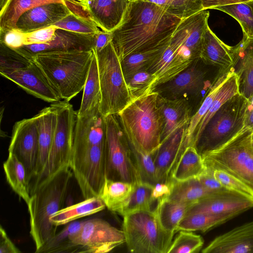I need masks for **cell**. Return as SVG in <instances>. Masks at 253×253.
<instances>
[{"label": "cell", "instance_id": "obj_24", "mask_svg": "<svg viewBox=\"0 0 253 253\" xmlns=\"http://www.w3.org/2000/svg\"><path fill=\"white\" fill-rule=\"evenodd\" d=\"M129 2L128 0H94L86 5L97 26L112 32L121 23Z\"/></svg>", "mask_w": 253, "mask_h": 253}, {"label": "cell", "instance_id": "obj_44", "mask_svg": "<svg viewBox=\"0 0 253 253\" xmlns=\"http://www.w3.org/2000/svg\"><path fill=\"white\" fill-rule=\"evenodd\" d=\"M132 101L153 91L155 77L147 70L137 72L126 79Z\"/></svg>", "mask_w": 253, "mask_h": 253}, {"label": "cell", "instance_id": "obj_22", "mask_svg": "<svg viewBox=\"0 0 253 253\" xmlns=\"http://www.w3.org/2000/svg\"><path fill=\"white\" fill-rule=\"evenodd\" d=\"M71 13L64 3H45L23 13L16 23V29L23 33L32 32L53 26Z\"/></svg>", "mask_w": 253, "mask_h": 253}, {"label": "cell", "instance_id": "obj_29", "mask_svg": "<svg viewBox=\"0 0 253 253\" xmlns=\"http://www.w3.org/2000/svg\"><path fill=\"white\" fill-rule=\"evenodd\" d=\"M84 220L68 223L60 232L49 239L36 253L77 252L78 246L73 242L74 237L81 231Z\"/></svg>", "mask_w": 253, "mask_h": 253}, {"label": "cell", "instance_id": "obj_37", "mask_svg": "<svg viewBox=\"0 0 253 253\" xmlns=\"http://www.w3.org/2000/svg\"><path fill=\"white\" fill-rule=\"evenodd\" d=\"M192 205L166 199L158 203L155 210L163 228L175 234L177 225Z\"/></svg>", "mask_w": 253, "mask_h": 253}, {"label": "cell", "instance_id": "obj_5", "mask_svg": "<svg viewBox=\"0 0 253 253\" xmlns=\"http://www.w3.org/2000/svg\"><path fill=\"white\" fill-rule=\"evenodd\" d=\"M123 216V231L129 252L168 253L174 234L163 228L155 210L137 211Z\"/></svg>", "mask_w": 253, "mask_h": 253}, {"label": "cell", "instance_id": "obj_4", "mask_svg": "<svg viewBox=\"0 0 253 253\" xmlns=\"http://www.w3.org/2000/svg\"><path fill=\"white\" fill-rule=\"evenodd\" d=\"M94 54L93 49L44 52L32 60L61 99L69 101L83 90Z\"/></svg>", "mask_w": 253, "mask_h": 253}, {"label": "cell", "instance_id": "obj_40", "mask_svg": "<svg viewBox=\"0 0 253 253\" xmlns=\"http://www.w3.org/2000/svg\"><path fill=\"white\" fill-rule=\"evenodd\" d=\"M233 73H234L231 71L230 67L223 71L211 88L197 111L192 116L185 129V141L188 146L191 145V141L195 129L210 107L219 87Z\"/></svg>", "mask_w": 253, "mask_h": 253}, {"label": "cell", "instance_id": "obj_45", "mask_svg": "<svg viewBox=\"0 0 253 253\" xmlns=\"http://www.w3.org/2000/svg\"><path fill=\"white\" fill-rule=\"evenodd\" d=\"M53 26L58 28L84 34H95L100 30L94 22L79 17L72 13L58 21Z\"/></svg>", "mask_w": 253, "mask_h": 253}, {"label": "cell", "instance_id": "obj_63", "mask_svg": "<svg viewBox=\"0 0 253 253\" xmlns=\"http://www.w3.org/2000/svg\"><path fill=\"white\" fill-rule=\"evenodd\" d=\"M249 1H253V0H249Z\"/></svg>", "mask_w": 253, "mask_h": 253}, {"label": "cell", "instance_id": "obj_16", "mask_svg": "<svg viewBox=\"0 0 253 253\" xmlns=\"http://www.w3.org/2000/svg\"><path fill=\"white\" fill-rule=\"evenodd\" d=\"M0 75L13 82L28 93L46 102L55 103L61 99L46 77L33 60L26 66L0 71Z\"/></svg>", "mask_w": 253, "mask_h": 253}, {"label": "cell", "instance_id": "obj_48", "mask_svg": "<svg viewBox=\"0 0 253 253\" xmlns=\"http://www.w3.org/2000/svg\"><path fill=\"white\" fill-rule=\"evenodd\" d=\"M57 28L51 26L32 32L25 33V45L45 43L54 37Z\"/></svg>", "mask_w": 253, "mask_h": 253}, {"label": "cell", "instance_id": "obj_58", "mask_svg": "<svg viewBox=\"0 0 253 253\" xmlns=\"http://www.w3.org/2000/svg\"><path fill=\"white\" fill-rule=\"evenodd\" d=\"M247 2L251 7L253 11V1H247Z\"/></svg>", "mask_w": 253, "mask_h": 253}, {"label": "cell", "instance_id": "obj_8", "mask_svg": "<svg viewBox=\"0 0 253 253\" xmlns=\"http://www.w3.org/2000/svg\"><path fill=\"white\" fill-rule=\"evenodd\" d=\"M253 130L244 127L221 147L202 157L205 166L226 172L253 189Z\"/></svg>", "mask_w": 253, "mask_h": 253}, {"label": "cell", "instance_id": "obj_35", "mask_svg": "<svg viewBox=\"0 0 253 253\" xmlns=\"http://www.w3.org/2000/svg\"><path fill=\"white\" fill-rule=\"evenodd\" d=\"M211 193L203 186L198 177L183 181H176L172 178L171 193L168 199L193 205Z\"/></svg>", "mask_w": 253, "mask_h": 253}, {"label": "cell", "instance_id": "obj_32", "mask_svg": "<svg viewBox=\"0 0 253 253\" xmlns=\"http://www.w3.org/2000/svg\"><path fill=\"white\" fill-rule=\"evenodd\" d=\"M236 217L233 214H216L204 212L187 213L180 221L176 232L180 230L207 232Z\"/></svg>", "mask_w": 253, "mask_h": 253}, {"label": "cell", "instance_id": "obj_12", "mask_svg": "<svg viewBox=\"0 0 253 253\" xmlns=\"http://www.w3.org/2000/svg\"><path fill=\"white\" fill-rule=\"evenodd\" d=\"M191 16L181 20L164 52L147 70L155 77L153 90L158 85L170 81L195 61L185 58L179 50L188 34Z\"/></svg>", "mask_w": 253, "mask_h": 253}, {"label": "cell", "instance_id": "obj_11", "mask_svg": "<svg viewBox=\"0 0 253 253\" xmlns=\"http://www.w3.org/2000/svg\"><path fill=\"white\" fill-rule=\"evenodd\" d=\"M52 104L56 112L52 140L45 168L34 184L70 165L77 112L69 101H59Z\"/></svg>", "mask_w": 253, "mask_h": 253}, {"label": "cell", "instance_id": "obj_30", "mask_svg": "<svg viewBox=\"0 0 253 253\" xmlns=\"http://www.w3.org/2000/svg\"><path fill=\"white\" fill-rule=\"evenodd\" d=\"M3 168L8 183L27 205L30 199V189L24 165L15 155L8 153Z\"/></svg>", "mask_w": 253, "mask_h": 253}, {"label": "cell", "instance_id": "obj_15", "mask_svg": "<svg viewBox=\"0 0 253 253\" xmlns=\"http://www.w3.org/2000/svg\"><path fill=\"white\" fill-rule=\"evenodd\" d=\"M200 58L190 66L168 82L164 87L172 99L187 94L199 97L203 93L207 94L215 82L227 68L218 75L210 77V72L216 65L207 64Z\"/></svg>", "mask_w": 253, "mask_h": 253}, {"label": "cell", "instance_id": "obj_47", "mask_svg": "<svg viewBox=\"0 0 253 253\" xmlns=\"http://www.w3.org/2000/svg\"><path fill=\"white\" fill-rule=\"evenodd\" d=\"M0 71L21 68L27 65L31 61L15 49L0 42Z\"/></svg>", "mask_w": 253, "mask_h": 253}, {"label": "cell", "instance_id": "obj_10", "mask_svg": "<svg viewBox=\"0 0 253 253\" xmlns=\"http://www.w3.org/2000/svg\"><path fill=\"white\" fill-rule=\"evenodd\" d=\"M117 115L104 117L107 178L137 183L141 176Z\"/></svg>", "mask_w": 253, "mask_h": 253}, {"label": "cell", "instance_id": "obj_18", "mask_svg": "<svg viewBox=\"0 0 253 253\" xmlns=\"http://www.w3.org/2000/svg\"><path fill=\"white\" fill-rule=\"evenodd\" d=\"M252 208L253 200L226 190L209 194L192 205L187 213L204 212L216 214H233L236 216Z\"/></svg>", "mask_w": 253, "mask_h": 253}, {"label": "cell", "instance_id": "obj_1", "mask_svg": "<svg viewBox=\"0 0 253 253\" xmlns=\"http://www.w3.org/2000/svg\"><path fill=\"white\" fill-rule=\"evenodd\" d=\"M181 20L154 3L130 1L121 23L111 32V42L122 60L129 54L169 42Z\"/></svg>", "mask_w": 253, "mask_h": 253}, {"label": "cell", "instance_id": "obj_17", "mask_svg": "<svg viewBox=\"0 0 253 253\" xmlns=\"http://www.w3.org/2000/svg\"><path fill=\"white\" fill-rule=\"evenodd\" d=\"M94 34L77 33L57 28L49 42L24 45L15 50L29 60L41 52L89 50L93 49Z\"/></svg>", "mask_w": 253, "mask_h": 253}, {"label": "cell", "instance_id": "obj_55", "mask_svg": "<svg viewBox=\"0 0 253 253\" xmlns=\"http://www.w3.org/2000/svg\"><path fill=\"white\" fill-rule=\"evenodd\" d=\"M204 9H213L217 7L229 4L247 2L249 0H201Z\"/></svg>", "mask_w": 253, "mask_h": 253}, {"label": "cell", "instance_id": "obj_34", "mask_svg": "<svg viewBox=\"0 0 253 253\" xmlns=\"http://www.w3.org/2000/svg\"><path fill=\"white\" fill-rule=\"evenodd\" d=\"M238 93L237 77L233 73L220 86L210 107L198 124L194 131L191 145L194 146L207 123L220 107L228 99Z\"/></svg>", "mask_w": 253, "mask_h": 253}, {"label": "cell", "instance_id": "obj_31", "mask_svg": "<svg viewBox=\"0 0 253 253\" xmlns=\"http://www.w3.org/2000/svg\"><path fill=\"white\" fill-rule=\"evenodd\" d=\"M135 184L106 178L98 197L110 211L118 213L132 194Z\"/></svg>", "mask_w": 253, "mask_h": 253}, {"label": "cell", "instance_id": "obj_6", "mask_svg": "<svg viewBox=\"0 0 253 253\" xmlns=\"http://www.w3.org/2000/svg\"><path fill=\"white\" fill-rule=\"evenodd\" d=\"M248 100L239 93L228 99L206 125L194 145L202 156L228 142L245 126Z\"/></svg>", "mask_w": 253, "mask_h": 253}, {"label": "cell", "instance_id": "obj_61", "mask_svg": "<svg viewBox=\"0 0 253 253\" xmlns=\"http://www.w3.org/2000/svg\"><path fill=\"white\" fill-rule=\"evenodd\" d=\"M129 1H136V0H128Z\"/></svg>", "mask_w": 253, "mask_h": 253}, {"label": "cell", "instance_id": "obj_19", "mask_svg": "<svg viewBox=\"0 0 253 253\" xmlns=\"http://www.w3.org/2000/svg\"><path fill=\"white\" fill-rule=\"evenodd\" d=\"M231 55L238 92L248 99L253 95V38L243 36L239 43L231 47Z\"/></svg>", "mask_w": 253, "mask_h": 253}, {"label": "cell", "instance_id": "obj_14", "mask_svg": "<svg viewBox=\"0 0 253 253\" xmlns=\"http://www.w3.org/2000/svg\"><path fill=\"white\" fill-rule=\"evenodd\" d=\"M8 153L15 155L24 165L30 185L36 176L39 153L38 129L35 116L15 123Z\"/></svg>", "mask_w": 253, "mask_h": 253}, {"label": "cell", "instance_id": "obj_52", "mask_svg": "<svg viewBox=\"0 0 253 253\" xmlns=\"http://www.w3.org/2000/svg\"><path fill=\"white\" fill-rule=\"evenodd\" d=\"M172 178H171L166 182H158L154 185L152 197L154 201L157 203L168 199L171 190Z\"/></svg>", "mask_w": 253, "mask_h": 253}, {"label": "cell", "instance_id": "obj_42", "mask_svg": "<svg viewBox=\"0 0 253 253\" xmlns=\"http://www.w3.org/2000/svg\"><path fill=\"white\" fill-rule=\"evenodd\" d=\"M235 19L240 24L243 36L253 38V11L247 2H238L217 7Z\"/></svg>", "mask_w": 253, "mask_h": 253}, {"label": "cell", "instance_id": "obj_56", "mask_svg": "<svg viewBox=\"0 0 253 253\" xmlns=\"http://www.w3.org/2000/svg\"><path fill=\"white\" fill-rule=\"evenodd\" d=\"M247 100L244 127L249 128L253 131V95Z\"/></svg>", "mask_w": 253, "mask_h": 253}, {"label": "cell", "instance_id": "obj_46", "mask_svg": "<svg viewBox=\"0 0 253 253\" xmlns=\"http://www.w3.org/2000/svg\"><path fill=\"white\" fill-rule=\"evenodd\" d=\"M213 169L215 177L226 189L253 201V189L252 187L226 172L217 169Z\"/></svg>", "mask_w": 253, "mask_h": 253}, {"label": "cell", "instance_id": "obj_33", "mask_svg": "<svg viewBox=\"0 0 253 253\" xmlns=\"http://www.w3.org/2000/svg\"><path fill=\"white\" fill-rule=\"evenodd\" d=\"M205 169L202 156L194 146L190 145L180 157L172 171L171 177L176 181H183L198 177Z\"/></svg>", "mask_w": 253, "mask_h": 253}, {"label": "cell", "instance_id": "obj_21", "mask_svg": "<svg viewBox=\"0 0 253 253\" xmlns=\"http://www.w3.org/2000/svg\"><path fill=\"white\" fill-rule=\"evenodd\" d=\"M187 126L179 129L162 142L155 152L154 163L157 183L166 182L171 178L174 168L188 147L185 141V129Z\"/></svg>", "mask_w": 253, "mask_h": 253}, {"label": "cell", "instance_id": "obj_20", "mask_svg": "<svg viewBox=\"0 0 253 253\" xmlns=\"http://www.w3.org/2000/svg\"><path fill=\"white\" fill-rule=\"evenodd\" d=\"M202 253H253V220L215 238Z\"/></svg>", "mask_w": 253, "mask_h": 253}, {"label": "cell", "instance_id": "obj_43", "mask_svg": "<svg viewBox=\"0 0 253 253\" xmlns=\"http://www.w3.org/2000/svg\"><path fill=\"white\" fill-rule=\"evenodd\" d=\"M172 240L168 253H197L202 250V237L192 231L180 230Z\"/></svg>", "mask_w": 253, "mask_h": 253}, {"label": "cell", "instance_id": "obj_36", "mask_svg": "<svg viewBox=\"0 0 253 253\" xmlns=\"http://www.w3.org/2000/svg\"><path fill=\"white\" fill-rule=\"evenodd\" d=\"M50 2L63 3V0H9L0 12V32L16 29V23L23 13L35 7Z\"/></svg>", "mask_w": 253, "mask_h": 253}, {"label": "cell", "instance_id": "obj_26", "mask_svg": "<svg viewBox=\"0 0 253 253\" xmlns=\"http://www.w3.org/2000/svg\"><path fill=\"white\" fill-rule=\"evenodd\" d=\"M231 47L223 42L208 26L202 39L200 58L206 64L227 68L232 64Z\"/></svg>", "mask_w": 253, "mask_h": 253}, {"label": "cell", "instance_id": "obj_7", "mask_svg": "<svg viewBox=\"0 0 253 253\" xmlns=\"http://www.w3.org/2000/svg\"><path fill=\"white\" fill-rule=\"evenodd\" d=\"M94 51L101 96L99 112L103 117L117 115L132 101L121 60L112 42L101 50Z\"/></svg>", "mask_w": 253, "mask_h": 253}, {"label": "cell", "instance_id": "obj_3", "mask_svg": "<svg viewBox=\"0 0 253 253\" xmlns=\"http://www.w3.org/2000/svg\"><path fill=\"white\" fill-rule=\"evenodd\" d=\"M159 94L150 91L117 115L129 145L146 154L154 153L161 145L164 120L157 103Z\"/></svg>", "mask_w": 253, "mask_h": 253}, {"label": "cell", "instance_id": "obj_39", "mask_svg": "<svg viewBox=\"0 0 253 253\" xmlns=\"http://www.w3.org/2000/svg\"><path fill=\"white\" fill-rule=\"evenodd\" d=\"M153 187L154 185L142 181L136 183L130 196L118 213L123 216L137 211H154L152 206L156 202L152 197Z\"/></svg>", "mask_w": 253, "mask_h": 253}, {"label": "cell", "instance_id": "obj_53", "mask_svg": "<svg viewBox=\"0 0 253 253\" xmlns=\"http://www.w3.org/2000/svg\"><path fill=\"white\" fill-rule=\"evenodd\" d=\"M111 32H107L100 29L93 36V50L99 51L112 42Z\"/></svg>", "mask_w": 253, "mask_h": 253}, {"label": "cell", "instance_id": "obj_50", "mask_svg": "<svg viewBox=\"0 0 253 253\" xmlns=\"http://www.w3.org/2000/svg\"><path fill=\"white\" fill-rule=\"evenodd\" d=\"M198 178L203 186L210 192L227 190L216 178L214 169L210 167L205 166V170Z\"/></svg>", "mask_w": 253, "mask_h": 253}, {"label": "cell", "instance_id": "obj_59", "mask_svg": "<svg viewBox=\"0 0 253 253\" xmlns=\"http://www.w3.org/2000/svg\"><path fill=\"white\" fill-rule=\"evenodd\" d=\"M76 0L83 2L86 4L87 0Z\"/></svg>", "mask_w": 253, "mask_h": 253}, {"label": "cell", "instance_id": "obj_38", "mask_svg": "<svg viewBox=\"0 0 253 253\" xmlns=\"http://www.w3.org/2000/svg\"><path fill=\"white\" fill-rule=\"evenodd\" d=\"M169 43L156 48L129 54L121 60L126 80L137 72L147 70L162 54Z\"/></svg>", "mask_w": 253, "mask_h": 253}, {"label": "cell", "instance_id": "obj_64", "mask_svg": "<svg viewBox=\"0 0 253 253\" xmlns=\"http://www.w3.org/2000/svg\"></svg>", "mask_w": 253, "mask_h": 253}, {"label": "cell", "instance_id": "obj_54", "mask_svg": "<svg viewBox=\"0 0 253 253\" xmlns=\"http://www.w3.org/2000/svg\"><path fill=\"white\" fill-rule=\"evenodd\" d=\"M0 253H19L21 251L13 244L8 237L5 230L0 226Z\"/></svg>", "mask_w": 253, "mask_h": 253}, {"label": "cell", "instance_id": "obj_23", "mask_svg": "<svg viewBox=\"0 0 253 253\" xmlns=\"http://www.w3.org/2000/svg\"><path fill=\"white\" fill-rule=\"evenodd\" d=\"M157 103L164 120L162 144L178 130L188 125L192 117L191 109L185 98H168L160 93Z\"/></svg>", "mask_w": 253, "mask_h": 253}, {"label": "cell", "instance_id": "obj_27", "mask_svg": "<svg viewBox=\"0 0 253 253\" xmlns=\"http://www.w3.org/2000/svg\"><path fill=\"white\" fill-rule=\"evenodd\" d=\"M101 99L98 64L94 51L88 75L83 89L80 107L77 111V117L82 118L100 113Z\"/></svg>", "mask_w": 253, "mask_h": 253}, {"label": "cell", "instance_id": "obj_60", "mask_svg": "<svg viewBox=\"0 0 253 253\" xmlns=\"http://www.w3.org/2000/svg\"><path fill=\"white\" fill-rule=\"evenodd\" d=\"M93 0H87L86 4H87V3H88V2H90V1H93Z\"/></svg>", "mask_w": 253, "mask_h": 253}, {"label": "cell", "instance_id": "obj_9", "mask_svg": "<svg viewBox=\"0 0 253 253\" xmlns=\"http://www.w3.org/2000/svg\"><path fill=\"white\" fill-rule=\"evenodd\" d=\"M70 168L84 198L98 197L107 178L106 141L74 143Z\"/></svg>", "mask_w": 253, "mask_h": 253}, {"label": "cell", "instance_id": "obj_41", "mask_svg": "<svg viewBox=\"0 0 253 253\" xmlns=\"http://www.w3.org/2000/svg\"><path fill=\"white\" fill-rule=\"evenodd\" d=\"M183 20L204 10L201 0H144Z\"/></svg>", "mask_w": 253, "mask_h": 253}, {"label": "cell", "instance_id": "obj_13", "mask_svg": "<svg viewBox=\"0 0 253 253\" xmlns=\"http://www.w3.org/2000/svg\"><path fill=\"white\" fill-rule=\"evenodd\" d=\"M73 242L81 250L80 253H104L125 243V237L123 230L104 219L94 218L84 220Z\"/></svg>", "mask_w": 253, "mask_h": 253}, {"label": "cell", "instance_id": "obj_57", "mask_svg": "<svg viewBox=\"0 0 253 253\" xmlns=\"http://www.w3.org/2000/svg\"><path fill=\"white\" fill-rule=\"evenodd\" d=\"M9 0H0V12L2 11L5 6Z\"/></svg>", "mask_w": 253, "mask_h": 253}, {"label": "cell", "instance_id": "obj_62", "mask_svg": "<svg viewBox=\"0 0 253 253\" xmlns=\"http://www.w3.org/2000/svg\"><path fill=\"white\" fill-rule=\"evenodd\" d=\"M252 139L253 140V133H252Z\"/></svg>", "mask_w": 253, "mask_h": 253}, {"label": "cell", "instance_id": "obj_28", "mask_svg": "<svg viewBox=\"0 0 253 253\" xmlns=\"http://www.w3.org/2000/svg\"><path fill=\"white\" fill-rule=\"evenodd\" d=\"M105 208V204L99 197H93L60 209L52 215L49 220L57 226L65 225L100 212Z\"/></svg>", "mask_w": 253, "mask_h": 253}, {"label": "cell", "instance_id": "obj_25", "mask_svg": "<svg viewBox=\"0 0 253 253\" xmlns=\"http://www.w3.org/2000/svg\"><path fill=\"white\" fill-rule=\"evenodd\" d=\"M39 137V153L35 182L41 177L47 160L56 122V109L52 103L35 116Z\"/></svg>", "mask_w": 253, "mask_h": 253}, {"label": "cell", "instance_id": "obj_51", "mask_svg": "<svg viewBox=\"0 0 253 253\" xmlns=\"http://www.w3.org/2000/svg\"><path fill=\"white\" fill-rule=\"evenodd\" d=\"M63 3L71 13L79 17L94 22L85 3L76 0H63Z\"/></svg>", "mask_w": 253, "mask_h": 253}, {"label": "cell", "instance_id": "obj_49", "mask_svg": "<svg viewBox=\"0 0 253 253\" xmlns=\"http://www.w3.org/2000/svg\"><path fill=\"white\" fill-rule=\"evenodd\" d=\"M25 33L16 29L0 32V42L13 49H17L25 45Z\"/></svg>", "mask_w": 253, "mask_h": 253}, {"label": "cell", "instance_id": "obj_2", "mask_svg": "<svg viewBox=\"0 0 253 253\" xmlns=\"http://www.w3.org/2000/svg\"><path fill=\"white\" fill-rule=\"evenodd\" d=\"M73 175L70 167H66L34 185L30 191V199L27 205L30 233L36 251L56 234L57 226L49 219L62 209Z\"/></svg>", "mask_w": 253, "mask_h": 253}]
</instances>
